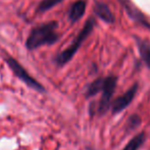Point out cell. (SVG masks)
<instances>
[{
  "mask_svg": "<svg viewBox=\"0 0 150 150\" xmlns=\"http://www.w3.org/2000/svg\"><path fill=\"white\" fill-rule=\"evenodd\" d=\"M122 6H124L125 10L128 13V16L134 21L135 23H137L140 26L144 27L146 29L150 30V24L147 21V18H145V16L130 1V0H119Z\"/></svg>",
  "mask_w": 150,
  "mask_h": 150,
  "instance_id": "cell-6",
  "label": "cell"
},
{
  "mask_svg": "<svg viewBox=\"0 0 150 150\" xmlns=\"http://www.w3.org/2000/svg\"><path fill=\"white\" fill-rule=\"evenodd\" d=\"M5 62L7 63L8 67L11 69L12 73L16 75V77H18L28 87L38 91V92H44L45 91V88L43 87V85L40 84L36 79H34L16 59H14L11 56H7V57H5Z\"/></svg>",
  "mask_w": 150,
  "mask_h": 150,
  "instance_id": "cell-4",
  "label": "cell"
},
{
  "mask_svg": "<svg viewBox=\"0 0 150 150\" xmlns=\"http://www.w3.org/2000/svg\"><path fill=\"white\" fill-rule=\"evenodd\" d=\"M141 117H139L138 115H132L127 120V126H126V129L131 132V131H134L138 128L139 126L141 125Z\"/></svg>",
  "mask_w": 150,
  "mask_h": 150,
  "instance_id": "cell-13",
  "label": "cell"
},
{
  "mask_svg": "<svg viewBox=\"0 0 150 150\" xmlns=\"http://www.w3.org/2000/svg\"><path fill=\"white\" fill-rule=\"evenodd\" d=\"M95 25V20L93 18H90L89 20L86 22L85 26L83 27V29L81 30V32L79 33V35L74 39V41L71 42V44L67 48L64 49L63 51H61L60 53H58L56 55L55 61L56 65L58 67H63V65L67 64L69 61H71L73 59V57L75 56V54L78 52V50L80 49V47L82 46V44L84 43L86 39L89 37V35L92 33L93 29H94Z\"/></svg>",
  "mask_w": 150,
  "mask_h": 150,
  "instance_id": "cell-2",
  "label": "cell"
},
{
  "mask_svg": "<svg viewBox=\"0 0 150 150\" xmlns=\"http://www.w3.org/2000/svg\"><path fill=\"white\" fill-rule=\"evenodd\" d=\"M86 7H87L86 0H77L74 2L69 10V20L71 21V23L75 24L79 22L85 14Z\"/></svg>",
  "mask_w": 150,
  "mask_h": 150,
  "instance_id": "cell-8",
  "label": "cell"
},
{
  "mask_svg": "<svg viewBox=\"0 0 150 150\" xmlns=\"http://www.w3.org/2000/svg\"><path fill=\"white\" fill-rule=\"evenodd\" d=\"M58 24L55 21L34 27L26 41L28 50H35L44 45H53L59 40L60 35L56 32Z\"/></svg>",
  "mask_w": 150,
  "mask_h": 150,
  "instance_id": "cell-1",
  "label": "cell"
},
{
  "mask_svg": "<svg viewBox=\"0 0 150 150\" xmlns=\"http://www.w3.org/2000/svg\"><path fill=\"white\" fill-rule=\"evenodd\" d=\"M145 140H146V134L144 132L139 133L138 135L133 137L129 141V143L125 146V148L122 150H139L141 148V146L145 143Z\"/></svg>",
  "mask_w": 150,
  "mask_h": 150,
  "instance_id": "cell-10",
  "label": "cell"
},
{
  "mask_svg": "<svg viewBox=\"0 0 150 150\" xmlns=\"http://www.w3.org/2000/svg\"><path fill=\"white\" fill-rule=\"evenodd\" d=\"M137 91H138V84L135 83L134 85H133L128 91H126L122 96L117 97L115 100H113V102L111 103V105H110L111 111H112L113 115L122 112V110H125V109L132 103V101L134 100L135 96H136Z\"/></svg>",
  "mask_w": 150,
  "mask_h": 150,
  "instance_id": "cell-5",
  "label": "cell"
},
{
  "mask_svg": "<svg viewBox=\"0 0 150 150\" xmlns=\"http://www.w3.org/2000/svg\"><path fill=\"white\" fill-rule=\"evenodd\" d=\"M135 41H136L141 58L144 61L146 67L150 69V44L146 40H143L139 37H135Z\"/></svg>",
  "mask_w": 150,
  "mask_h": 150,
  "instance_id": "cell-9",
  "label": "cell"
},
{
  "mask_svg": "<svg viewBox=\"0 0 150 150\" xmlns=\"http://www.w3.org/2000/svg\"><path fill=\"white\" fill-rule=\"evenodd\" d=\"M63 0H42L37 7V12H45L61 3Z\"/></svg>",
  "mask_w": 150,
  "mask_h": 150,
  "instance_id": "cell-12",
  "label": "cell"
},
{
  "mask_svg": "<svg viewBox=\"0 0 150 150\" xmlns=\"http://www.w3.org/2000/svg\"><path fill=\"white\" fill-rule=\"evenodd\" d=\"M103 83H104V78H99V79L93 81L86 90V97L90 98V97L95 96L99 92H101L103 88Z\"/></svg>",
  "mask_w": 150,
  "mask_h": 150,
  "instance_id": "cell-11",
  "label": "cell"
},
{
  "mask_svg": "<svg viewBox=\"0 0 150 150\" xmlns=\"http://www.w3.org/2000/svg\"><path fill=\"white\" fill-rule=\"evenodd\" d=\"M117 77L115 76H108V77L104 78V83H103L102 88V96L99 101L98 104H94L96 108L94 109V115L96 113H99L100 115H103L110 109L111 105V98L115 93V87H117Z\"/></svg>",
  "mask_w": 150,
  "mask_h": 150,
  "instance_id": "cell-3",
  "label": "cell"
},
{
  "mask_svg": "<svg viewBox=\"0 0 150 150\" xmlns=\"http://www.w3.org/2000/svg\"><path fill=\"white\" fill-rule=\"evenodd\" d=\"M94 12L99 18H101L102 21H104L107 24H113L115 21V16H113L112 11L110 10V8L108 7L106 3L102 1H95L94 3Z\"/></svg>",
  "mask_w": 150,
  "mask_h": 150,
  "instance_id": "cell-7",
  "label": "cell"
}]
</instances>
